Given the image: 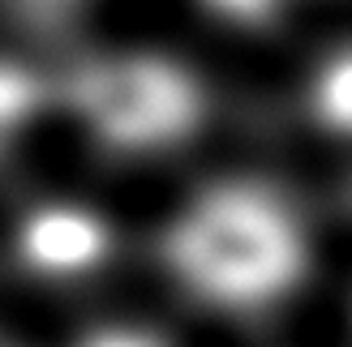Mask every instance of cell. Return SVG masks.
Here are the masks:
<instances>
[{
  "label": "cell",
  "instance_id": "obj_1",
  "mask_svg": "<svg viewBox=\"0 0 352 347\" xmlns=\"http://www.w3.org/2000/svg\"><path fill=\"white\" fill-rule=\"evenodd\" d=\"M160 270L176 296L219 322H262L288 309L318 270V232L267 176H215L160 223Z\"/></svg>",
  "mask_w": 352,
  "mask_h": 347
},
{
  "label": "cell",
  "instance_id": "obj_2",
  "mask_svg": "<svg viewBox=\"0 0 352 347\" xmlns=\"http://www.w3.org/2000/svg\"><path fill=\"white\" fill-rule=\"evenodd\" d=\"M56 108L112 159L146 163L185 150L210 120V86L168 47L86 51L56 82Z\"/></svg>",
  "mask_w": 352,
  "mask_h": 347
},
{
  "label": "cell",
  "instance_id": "obj_3",
  "mask_svg": "<svg viewBox=\"0 0 352 347\" xmlns=\"http://www.w3.org/2000/svg\"><path fill=\"white\" fill-rule=\"evenodd\" d=\"M9 257L43 287H78L103 274L116 257V219L78 193H43L17 211Z\"/></svg>",
  "mask_w": 352,
  "mask_h": 347
},
{
  "label": "cell",
  "instance_id": "obj_4",
  "mask_svg": "<svg viewBox=\"0 0 352 347\" xmlns=\"http://www.w3.org/2000/svg\"><path fill=\"white\" fill-rule=\"evenodd\" d=\"M301 112L318 137L352 146V34L309 60L301 77Z\"/></svg>",
  "mask_w": 352,
  "mask_h": 347
},
{
  "label": "cell",
  "instance_id": "obj_5",
  "mask_svg": "<svg viewBox=\"0 0 352 347\" xmlns=\"http://www.w3.org/2000/svg\"><path fill=\"white\" fill-rule=\"evenodd\" d=\"M47 95H56V86H43V77H34L26 64H0V154L22 142V133L39 120Z\"/></svg>",
  "mask_w": 352,
  "mask_h": 347
},
{
  "label": "cell",
  "instance_id": "obj_6",
  "mask_svg": "<svg viewBox=\"0 0 352 347\" xmlns=\"http://www.w3.org/2000/svg\"><path fill=\"white\" fill-rule=\"evenodd\" d=\"M13 5L22 9L30 22H39V26H60V22H69V17L86 13L91 5H99V0H13Z\"/></svg>",
  "mask_w": 352,
  "mask_h": 347
},
{
  "label": "cell",
  "instance_id": "obj_7",
  "mask_svg": "<svg viewBox=\"0 0 352 347\" xmlns=\"http://www.w3.org/2000/svg\"><path fill=\"white\" fill-rule=\"evenodd\" d=\"M348 331H352V304H348Z\"/></svg>",
  "mask_w": 352,
  "mask_h": 347
}]
</instances>
